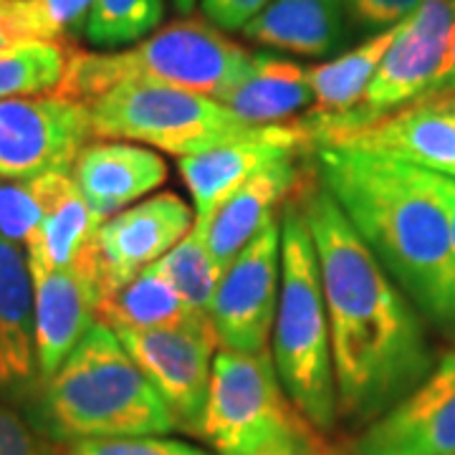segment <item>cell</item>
<instances>
[{
  "instance_id": "cell-30",
  "label": "cell",
  "mask_w": 455,
  "mask_h": 455,
  "mask_svg": "<svg viewBox=\"0 0 455 455\" xmlns=\"http://www.w3.org/2000/svg\"><path fill=\"white\" fill-rule=\"evenodd\" d=\"M66 455H211L190 443L164 435H142V438L79 440L71 443Z\"/></svg>"
},
{
  "instance_id": "cell-3",
  "label": "cell",
  "mask_w": 455,
  "mask_h": 455,
  "mask_svg": "<svg viewBox=\"0 0 455 455\" xmlns=\"http://www.w3.org/2000/svg\"><path fill=\"white\" fill-rule=\"evenodd\" d=\"M36 425L53 440L142 438L167 435L178 423L130 357L124 344L101 322L36 392Z\"/></svg>"
},
{
  "instance_id": "cell-20",
  "label": "cell",
  "mask_w": 455,
  "mask_h": 455,
  "mask_svg": "<svg viewBox=\"0 0 455 455\" xmlns=\"http://www.w3.org/2000/svg\"><path fill=\"white\" fill-rule=\"evenodd\" d=\"M347 23L344 0H271L241 33L266 49L322 59L344 44Z\"/></svg>"
},
{
  "instance_id": "cell-29",
  "label": "cell",
  "mask_w": 455,
  "mask_h": 455,
  "mask_svg": "<svg viewBox=\"0 0 455 455\" xmlns=\"http://www.w3.org/2000/svg\"><path fill=\"white\" fill-rule=\"evenodd\" d=\"M164 0H94L86 41L99 49H116L147 38L160 26Z\"/></svg>"
},
{
  "instance_id": "cell-25",
  "label": "cell",
  "mask_w": 455,
  "mask_h": 455,
  "mask_svg": "<svg viewBox=\"0 0 455 455\" xmlns=\"http://www.w3.org/2000/svg\"><path fill=\"white\" fill-rule=\"evenodd\" d=\"M71 51L64 44L18 41L0 49V99L53 94L64 79Z\"/></svg>"
},
{
  "instance_id": "cell-19",
  "label": "cell",
  "mask_w": 455,
  "mask_h": 455,
  "mask_svg": "<svg viewBox=\"0 0 455 455\" xmlns=\"http://www.w3.org/2000/svg\"><path fill=\"white\" fill-rule=\"evenodd\" d=\"M296 155H281L259 167L243 185L215 211L208 228V251L215 268L226 271L245 245L259 235L271 220H276L281 200L299 185Z\"/></svg>"
},
{
  "instance_id": "cell-11",
  "label": "cell",
  "mask_w": 455,
  "mask_h": 455,
  "mask_svg": "<svg viewBox=\"0 0 455 455\" xmlns=\"http://www.w3.org/2000/svg\"><path fill=\"white\" fill-rule=\"evenodd\" d=\"M92 137L89 107L82 101L56 94L0 99V178L74 170Z\"/></svg>"
},
{
  "instance_id": "cell-18",
  "label": "cell",
  "mask_w": 455,
  "mask_h": 455,
  "mask_svg": "<svg viewBox=\"0 0 455 455\" xmlns=\"http://www.w3.org/2000/svg\"><path fill=\"white\" fill-rule=\"evenodd\" d=\"M71 175L86 205L104 223L164 185L167 164L145 145L97 142L84 147Z\"/></svg>"
},
{
  "instance_id": "cell-23",
  "label": "cell",
  "mask_w": 455,
  "mask_h": 455,
  "mask_svg": "<svg viewBox=\"0 0 455 455\" xmlns=\"http://www.w3.org/2000/svg\"><path fill=\"white\" fill-rule=\"evenodd\" d=\"M97 215L86 205L74 175H68L53 197L38 233L26 243V256L41 259L53 268H71L94 251L99 233Z\"/></svg>"
},
{
  "instance_id": "cell-7",
  "label": "cell",
  "mask_w": 455,
  "mask_h": 455,
  "mask_svg": "<svg viewBox=\"0 0 455 455\" xmlns=\"http://www.w3.org/2000/svg\"><path fill=\"white\" fill-rule=\"evenodd\" d=\"M86 107L94 137L155 147L180 160L266 130L243 122L218 99L157 84H119Z\"/></svg>"
},
{
  "instance_id": "cell-16",
  "label": "cell",
  "mask_w": 455,
  "mask_h": 455,
  "mask_svg": "<svg viewBox=\"0 0 455 455\" xmlns=\"http://www.w3.org/2000/svg\"><path fill=\"white\" fill-rule=\"evenodd\" d=\"M307 142L309 137L301 130V124H271L251 140L215 147L211 152L193 155V157H182L180 175L193 197L196 220L211 223L215 211L259 167L274 157L299 152Z\"/></svg>"
},
{
  "instance_id": "cell-33",
  "label": "cell",
  "mask_w": 455,
  "mask_h": 455,
  "mask_svg": "<svg viewBox=\"0 0 455 455\" xmlns=\"http://www.w3.org/2000/svg\"><path fill=\"white\" fill-rule=\"evenodd\" d=\"M271 0H200L203 16L223 33L243 31Z\"/></svg>"
},
{
  "instance_id": "cell-21",
  "label": "cell",
  "mask_w": 455,
  "mask_h": 455,
  "mask_svg": "<svg viewBox=\"0 0 455 455\" xmlns=\"http://www.w3.org/2000/svg\"><path fill=\"white\" fill-rule=\"evenodd\" d=\"M220 104L253 127L286 124L314 104L309 68L281 56L256 53L248 74L220 99Z\"/></svg>"
},
{
  "instance_id": "cell-22",
  "label": "cell",
  "mask_w": 455,
  "mask_h": 455,
  "mask_svg": "<svg viewBox=\"0 0 455 455\" xmlns=\"http://www.w3.org/2000/svg\"><path fill=\"white\" fill-rule=\"evenodd\" d=\"M397 31H400V23L387 31L374 33L367 41H362L352 51H344L331 61L311 66L309 82L314 104L307 119H331V116L352 112L364 97L374 71L382 64L385 53L390 51Z\"/></svg>"
},
{
  "instance_id": "cell-6",
  "label": "cell",
  "mask_w": 455,
  "mask_h": 455,
  "mask_svg": "<svg viewBox=\"0 0 455 455\" xmlns=\"http://www.w3.org/2000/svg\"><path fill=\"white\" fill-rule=\"evenodd\" d=\"M200 435L218 455H329L322 430L283 390L268 349H218Z\"/></svg>"
},
{
  "instance_id": "cell-35",
  "label": "cell",
  "mask_w": 455,
  "mask_h": 455,
  "mask_svg": "<svg viewBox=\"0 0 455 455\" xmlns=\"http://www.w3.org/2000/svg\"><path fill=\"white\" fill-rule=\"evenodd\" d=\"M455 89V0H453V31H451V49H448V59L440 68L438 79L433 84L430 92H451Z\"/></svg>"
},
{
  "instance_id": "cell-13",
  "label": "cell",
  "mask_w": 455,
  "mask_h": 455,
  "mask_svg": "<svg viewBox=\"0 0 455 455\" xmlns=\"http://www.w3.org/2000/svg\"><path fill=\"white\" fill-rule=\"evenodd\" d=\"M355 455H455V349L364 427Z\"/></svg>"
},
{
  "instance_id": "cell-28",
  "label": "cell",
  "mask_w": 455,
  "mask_h": 455,
  "mask_svg": "<svg viewBox=\"0 0 455 455\" xmlns=\"http://www.w3.org/2000/svg\"><path fill=\"white\" fill-rule=\"evenodd\" d=\"M94 0H8L13 44H64L86 31Z\"/></svg>"
},
{
  "instance_id": "cell-31",
  "label": "cell",
  "mask_w": 455,
  "mask_h": 455,
  "mask_svg": "<svg viewBox=\"0 0 455 455\" xmlns=\"http://www.w3.org/2000/svg\"><path fill=\"white\" fill-rule=\"evenodd\" d=\"M423 0H344L347 16L367 31H387L418 11Z\"/></svg>"
},
{
  "instance_id": "cell-26",
  "label": "cell",
  "mask_w": 455,
  "mask_h": 455,
  "mask_svg": "<svg viewBox=\"0 0 455 455\" xmlns=\"http://www.w3.org/2000/svg\"><path fill=\"white\" fill-rule=\"evenodd\" d=\"M155 268L178 291L180 299L188 304V309L205 314V316L211 314L220 271L215 268L211 251H208L205 223L196 220L190 233L172 251H167L163 259L155 263Z\"/></svg>"
},
{
  "instance_id": "cell-4",
  "label": "cell",
  "mask_w": 455,
  "mask_h": 455,
  "mask_svg": "<svg viewBox=\"0 0 455 455\" xmlns=\"http://www.w3.org/2000/svg\"><path fill=\"white\" fill-rule=\"evenodd\" d=\"M248 51L205 18H178L112 53L71 51L56 97L89 104L119 84H157L220 99L248 74Z\"/></svg>"
},
{
  "instance_id": "cell-2",
  "label": "cell",
  "mask_w": 455,
  "mask_h": 455,
  "mask_svg": "<svg viewBox=\"0 0 455 455\" xmlns=\"http://www.w3.org/2000/svg\"><path fill=\"white\" fill-rule=\"evenodd\" d=\"M319 180L405 296L445 324L451 226L430 170L352 147L316 149Z\"/></svg>"
},
{
  "instance_id": "cell-14",
  "label": "cell",
  "mask_w": 455,
  "mask_h": 455,
  "mask_svg": "<svg viewBox=\"0 0 455 455\" xmlns=\"http://www.w3.org/2000/svg\"><path fill=\"white\" fill-rule=\"evenodd\" d=\"M33 278L36 357L41 382L56 372L97 322L99 274L92 253L79 266L53 268L28 256Z\"/></svg>"
},
{
  "instance_id": "cell-32",
  "label": "cell",
  "mask_w": 455,
  "mask_h": 455,
  "mask_svg": "<svg viewBox=\"0 0 455 455\" xmlns=\"http://www.w3.org/2000/svg\"><path fill=\"white\" fill-rule=\"evenodd\" d=\"M0 455H51L49 445L16 410L0 403Z\"/></svg>"
},
{
  "instance_id": "cell-1",
  "label": "cell",
  "mask_w": 455,
  "mask_h": 455,
  "mask_svg": "<svg viewBox=\"0 0 455 455\" xmlns=\"http://www.w3.org/2000/svg\"><path fill=\"white\" fill-rule=\"evenodd\" d=\"M299 203L322 274L339 412L372 423L433 370L423 319L324 188Z\"/></svg>"
},
{
  "instance_id": "cell-9",
  "label": "cell",
  "mask_w": 455,
  "mask_h": 455,
  "mask_svg": "<svg viewBox=\"0 0 455 455\" xmlns=\"http://www.w3.org/2000/svg\"><path fill=\"white\" fill-rule=\"evenodd\" d=\"M152 387L160 392L175 423L188 433H203V415L211 392L212 359L218 355V334L211 316L164 329L114 331Z\"/></svg>"
},
{
  "instance_id": "cell-34",
  "label": "cell",
  "mask_w": 455,
  "mask_h": 455,
  "mask_svg": "<svg viewBox=\"0 0 455 455\" xmlns=\"http://www.w3.org/2000/svg\"><path fill=\"white\" fill-rule=\"evenodd\" d=\"M435 188L448 211V226H451V266H448V304H445V324L455 331V180L448 175L433 172Z\"/></svg>"
},
{
  "instance_id": "cell-5",
  "label": "cell",
  "mask_w": 455,
  "mask_h": 455,
  "mask_svg": "<svg viewBox=\"0 0 455 455\" xmlns=\"http://www.w3.org/2000/svg\"><path fill=\"white\" fill-rule=\"evenodd\" d=\"M271 357L293 405L319 430H331L339 418V403L329 316L316 248L301 203L286 205L281 218V293Z\"/></svg>"
},
{
  "instance_id": "cell-8",
  "label": "cell",
  "mask_w": 455,
  "mask_h": 455,
  "mask_svg": "<svg viewBox=\"0 0 455 455\" xmlns=\"http://www.w3.org/2000/svg\"><path fill=\"white\" fill-rule=\"evenodd\" d=\"M453 31V0H423L377 66L364 97L352 112L331 119H304L301 130L309 142L329 145L352 132L364 130L377 119L403 109L405 104L430 94L440 68L448 59Z\"/></svg>"
},
{
  "instance_id": "cell-38",
  "label": "cell",
  "mask_w": 455,
  "mask_h": 455,
  "mask_svg": "<svg viewBox=\"0 0 455 455\" xmlns=\"http://www.w3.org/2000/svg\"><path fill=\"white\" fill-rule=\"evenodd\" d=\"M448 178H453V180H455V170H453V172H448Z\"/></svg>"
},
{
  "instance_id": "cell-17",
  "label": "cell",
  "mask_w": 455,
  "mask_h": 455,
  "mask_svg": "<svg viewBox=\"0 0 455 455\" xmlns=\"http://www.w3.org/2000/svg\"><path fill=\"white\" fill-rule=\"evenodd\" d=\"M41 385L36 357L33 278L23 245L0 235V395L33 400Z\"/></svg>"
},
{
  "instance_id": "cell-37",
  "label": "cell",
  "mask_w": 455,
  "mask_h": 455,
  "mask_svg": "<svg viewBox=\"0 0 455 455\" xmlns=\"http://www.w3.org/2000/svg\"><path fill=\"white\" fill-rule=\"evenodd\" d=\"M197 0H172V5L178 8V13H190L196 8Z\"/></svg>"
},
{
  "instance_id": "cell-24",
  "label": "cell",
  "mask_w": 455,
  "mask_h": 455,
  "mask_svg": "<svg viewBox=\"0 0 455 455\" xmlns=\"http://www.w3.org/2000/svg\"><path fill=\"white\" fill-rule=\"evenodd\" d=\"M196 316H205V314L188 309V304L180 299L178 291L164 281L155 266L137 274L122 289L104 296L97 309V322L107 324L114 331L164 329V326L185 324Z\"/></svg>"
},
{
  "instance_id": "cell-10",
  "label": "cell",
  "mask_w": 455,
  "mask_h": 455,
  "mask_svg": "<svg viewBox=\"0 0 455 455\" xmlns=\"http://www.w3.org/2000/svg\"><path fill=\"white\" fill-rule=\"evenodd\" d=\"M281 293V218L271 220L230 260L211 304L220 349L259 355L268 349Z\"/></svg>"
},
{
  "instance_id": "cell-15",
  "label": "cell",
  "mask_w": 455,
  "mask_h": 455,
  "mask_svg": "<svg viewBox=\"0 0 455 455\" xmlns=\"http://www.w3.org/2000/svg\"><path fill=\"white\" fill-rule=\"evenodd\" d=\"M329 147L364 149L448 175L455 170V89L430 92Z\"/></svg>"
},
{
  "instance_id": "cell-36",
  "label": "cell",
  "mask_w": 455,
  "mask_h": 455,
  "mask_svg": "<svg viewBox=\"0 0 455 455\" xmlns=\"http://www.w3.org/2000/svg\"><path fill=\"white\" fill-rule=\"evenodd\" d=\"M13 44L11 33V18H8V0H0V49Z\"/></svg>"
},
{
  "instance_id": "cell-27",
  "label": "cell",
  "mask_w": 455,
  "mask_h": 455,
  "mask_svg": "<svg viewBox=\"0 0 455 455\" xmlns=\"http://www.w3.org/2000/svg\"><path fill=\"white\" fill-rule=\"evenodd\" d=\"M68 175L71 170H53L33 178H0V235L26 248Z\"/></svg>"
},
{
  "instance_id": "cell-12",
  "label": "cell",
  "mask_w": 455,
  "mask_h": 455,
  "mask_svg": "<svg viewBox=\"0 0 455 455\" xmlns=\"http://www.w3.org/2000/svg\"><path fill=\"white\" fill-rule=\"evenodd\" d=\"M196 226V211L175 193L134 203L99 226L94 241L99 301L155 266Z\"/></svg>"
}]
</instances>
